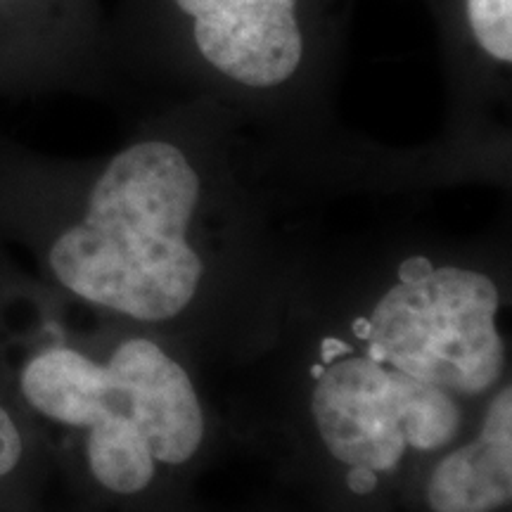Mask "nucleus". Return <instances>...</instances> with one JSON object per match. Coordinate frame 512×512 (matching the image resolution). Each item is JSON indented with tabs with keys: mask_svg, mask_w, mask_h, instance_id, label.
<instances>
[{
	"mask_svg": "<svg viewBox=\"0 0 512 512\" xmlns=\"http://www.w3.org/2000/svg\"><path fill=\"white\" fill-rule=\"evenodd\" d=\"M349 185L339 157L221 102L152 100L105 155H46L0 131V247L67 302L197 358L233 332L254 356L297 259L278 249L283 216Z\"/></svg>",
	"mask_w": 512,
	"mask_h": 512,
	"instance_id": "obj_1",
	"label": "nucleus"
},
{
	"mask_svg": "<svg viewBox=\"0 0 512 512\" xmlns=\"http://www.w3.org/2000/svg\"><path fill=\"white\" fill-rule=\"evenodd\" d=\"M323 268L297 256L259 356L285 472L318 512H399L510 382L498 254L413 233Z\"/></svg>",
	"mask_w": 512,
	"mask_h": 512,
	"instance_id": "obj_2",
	"label": "nucleus"
},
{
	"mask_svg": "<svg viewBox=\"0 0 512 512\" xmlns=\"http://www.w3.org/2000/svg\"><path fill=\"white\" fill-rule=\"evenodd\" d=\"M0 377L41 434L53 494L83 512H200L219 444L200 358L67 302L3 247Z\"/></svg>",
	"mask_w": 512,
	"mask_h": 512,
	"instance_id": "obj_3",
	"label": "nucleus"
},
{
	"mask_svg": "<svg viewBox=\"0 0 512 512\" xmlns=\"http://www.w3.org/2000/svg\"><path fill=\"white\" fill-rule=\"evenodd\" d=\"M358 0H119L121 93L209 98L285 143L335 150L337 81Z\"/></svg>",
	"mask_w": 512,
	"mask_h": 512,
	"instance_id": "obj_4",
	"label": "nucleus"
},
{
	"mask_svg": "<svg viewBox=\"0 0 512 512\" xmlns=\"http://www.w3.org/2000/svg\"><path fill=\"white\" fill-rule=\"evenodd\" d=\"M444 64L448 121L427 147L441 183L508 181L512 0H422Z\"/></svg>",
	"mask_w": 512,
	"mask_h": 512,
	"instance_id": "obj_5",
	"label": "nucleus"
},
{
	"mask_svg": "<svg viewBox=\"0 0 512 512\" xmlns=\"http://www.w3.org/2000/svg\"><path fill=\"white\" fill-rule=\"evenodd\" d=\"M121 95L102 0H0V100Z\"/></svg>",
	"mask_w": 512,
	"mask_h": 512,
	"instance_id": "obj_6",
	"label": "nucleus"
},
{
	"mask_svg": "<svg viewBox=\"0 0 512 512\" xmlns=\"http://www.w3.org/2000/svg\"><path fill=\"white\" fill-rule=\"evenodd\" d=\"M399 512H512V382L475 430L422 472Z\"/></svg>",
	"mask_w": 512,
	"mask_h": 512,
	"instance_id": "obj_7",
	"label": "nucleus"
},
{
	"mask_svg": "<svg viewBox=\"0 0 512 512\" xmlns=\"http://www.w3.org/2000/svg\"><path fill=\"white\" fill-rule=\"evenodd\" d=\"M50 494L53 472L41 434L0 377V512H34Z\"/></svg>",
	"mask_w": 512,
	"mask_h": 512,
	"instance_id": "obj_8",
	"label": "nucleus"
},
{
	"mask_svg": "<svg viewBox=\"0 0 512 512\" xmlns=\"http://www.w3.org/2000/svg\"><path fill=\"white\" fill-rule=\"evenodd\" d=\"M34 512H83V510L76 508V505H72V503H67V501H64V498H60V496L50 494L48 501L43 503L38 510H34Z\"/></svg>",
	"mask_w": 512,
	"mask_h": 512,
	"instance_id": "obj_9",
	"label": "nucleus"
}]
</instances>
